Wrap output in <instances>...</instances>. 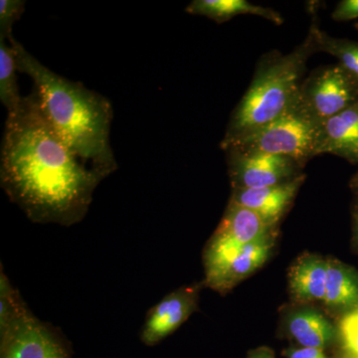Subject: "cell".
Returning a JSON list of instances; mask_svg holds the SVG:
<instances>
[{
	"label": "cell",
	"mask_w": 358,
	"mask_h": 358,
	"mask_svg": "<svg viewBox=\"0 0 358 358\" xmlns=\"http://www.w3.org/2000/svg\"><path fill=\"white\" fill-rule=\"evenodd\" d=\"M7 115L0 183L29 220L75 225L83 220L105 176L82 162L53 128L36 90Z\"/></svg>",
	"instance_id": "cell-1"
},
{
	"label": "cell",
	"mask_w": 358,
	"mask_h": 358,
	"mask_svg": "<svg viewBox=\"0 0 358 358\" xmlns=\"http://www.w3.org/2000/svg\"><path fill=\"white\" fill-rule=\"evenodd\" d=\"M17 70L34 82L45 115L73 152L105 178L117 169L110 143L109 99L41 64L13 36L9 38Z\"/></svg>",
	"instance_id": "cell-2"
},
{
	"label": "cell",
	"mask_w": 358,
	"mask_h": 358,
	"mask_svg": "<svg viewBox=\"0 0 358 358\" xmlns=\"http://www.w3.org/2000/svg\"><path fill=\"white\" fill-rule=\"evenodd\" d=\"M315 52L312 36L286 55L263 61L241 102L231 117L221 148L267 126L285 112L300 94L308 59Z\"/></svg>",
	"instance_id": "cell-3"
},
{
	"label": "cell",
	"mask_w": 358,
	"mask_h": 358,
	"mask_svg": "<svg viewBox=\"0 0 358 358\" xmlns=\"http://www.w3.org/2000/svg\"><path fill=\"white\" fill-rule=\"evenodd\" d=\"M320 129L322 124L310 113L300 92L280 117L224 150L282 155L303 166L317 157Z\"/></svg>",
	"instance_id": "cell-4"
},
{
	"label": "cell",
	"mask_w": 358,
	"mask_h": 358,
	"mask_svg": "<svg viewBox=\"0 0 358 358\" xmlns=\"http://www.w3.org/2000/svg\"><path fill=\"white\" fill-rule=\"evenodd\" d=\"M301 96L322 124L358 102V82L341 65L322 67L303 82Z\"/></svg>",
	"instance_id": "cell-5"
},
{
	"label": "cell",
	"mask_w": 358,
	"mask_h": 358,
	"mask_svg": "<svg viewBox=\"0 0 358 358\" xmlns=\"http://www.w3.org/2000/svg\"><path fill=\"white\" fill-rule=\"evenodd\" d=\"M274 237L236 249L205 248L206 286L219 293L230 291L267 260L274 245Z\"/></svg>",
	"instance_id": "cell-6"
},
{
	"label": "cell",
	"mask_w": 358,
	"mask_h": 358,
	"mask_svg": "<svg viewBox=\"0 0 358 358\" xmlns=\"http://www.w3.org/2000/svg\"><path fill=\"white\" fill-rule=\"evenodd\" d=\"M0 358H72L60 334L28 310L0 334Z\"/></svg>",
	"instance_id": "cell-7"
},
{
	"label": "cell",
	"mask_w": 358,
	"mask_h": 358,
	"mask_svg": "<svg viewBox=\"0 0 358 358\" xmlns=\"http://www.w3.org/2000/svg\"><path fill=\"white\" fill-rule=\"evenodd\" d=\"M233 189H252L281 185L301 176L296 160L266 152L227 150Z\"/></svg>",
	"instance_id": "cell-8"
},
{
	"label": "cell",
	"mask_w": 358,
	"mask_h": 358,
	"mask_svg": "<svg viewBox=\"0 0 358 358\" xmlns=\"http://www.w3.org/2000/svg\"><path fill=\"white\" fill-rule=\"evenodd\" d=\"M199 286L185 287L167 294L150 308L141 327V341L152 346L173 334L197 310Z\"/></svg>",
	"instance_id": "cell-9"
},
{
	"label": "cell",
	"mask_w": 358,
	"mask_h": 358,
	"mask_svg": "<svg viewBox=\"0 0 358 358\" xmlns=\"http://www.w3.org/2000/svg\"><path fill=\"white\" fill-rule=\"evenodd\" d=\"M275 227L268 225L256 212L229 202L207 248L236 249L275 236Z\"/></svg>",
	"instance_id": "cell-10"
},
{
	"label": "cell",
	"mask_w": 358,
	"mask_h": 358,
	"mask_svg": "<svg viewBox=\"0 0 358 358\" xmlns=\"http://www.w3.org/2000/svg\"><path fill=\"white\" fill-rule=\"evenodd\" d=\"M305 178L301 174L281 185L252 189H233L230 201L256 212L266 223L275 227L291 206Z\"/></svg>",
	"instance_id": "cell-11"
},
{
	"label": "cell",
	"mask_w": 358,
	"mask_h": 358,
	"mask_svg": "<svg viewBox=\"0 0 358 358\" xmlns=\"http://www.w3.org/2000/svg\"><path fill=\"white\" fill-rule=\"evenodd\" d=\"M324 154L358 164V102L322 122L317 155Z\"/></svg>",
	"instance_id": "cell-12"
},
{
	"label": "cell",
	"mask_w": 358,
	"mask_h": 358,
	"mask_svg": "<svg viewBox=\"0 0 358 358\" xmlns=\"http://www.w3.org/2000/svg\"><path fill=\"white\" fill-rule=\"evenodd\" d=\"M327 261L317 256L301 258L289 271V286L299 300L324 301Z\"/></svg>",
	"instance_id": "cell-13"
},
{
	"label": "cell",
	"mask_w": 358,
	"mask_h": 358,
	"mask_svg": "<svg viewBox=\"0 0 358 358\" xmlns=\"http://www.w3.org/2000/svg\"><path fill=\"white\" fill-rule=\"evenodd\" d=\"M186 13L205 16L217 23L226 22L245 14L260 16L277 25L284 22L277 11L267 7L255 6L246 0H194L186 7Z\"/></svg>",
	"instance_id": "cell-14"
},
{
	"label": "cell",
	"mask_w": 358,
	"mask_h": 358,
	"mask_svg": "<svg viewBox=\"0 0 358 358\" xmlns=\"http://www.w3.org/2000/svg\"><path fill=\"white\" fill-rule=\"evenodd\" d=\"M324 303L327 307L348 313L358 310V275L352 268L338 261H327Z\"/></svg>",
	"instance_id": "cell-15"
},
{
	"label": "cell",
	"mask_w": 358,
	"mask_h": 358,
	"mask_svg": "<svg viewBox=\"0 0 358 358\" xmlns=\"http://www.w3.org/2000/svg\"><path fill=\"white\" fill-rule=\"evenodd\" d=\"M288 327L289 334L303 348L324 350L336 338L331 322L313 310L294 313L289 317Z\"/></svg>",
	"instance_id": "cell-16"
},
{
	"label": "cell",
	"mask_w": 358,
	"mask_h": 358,
	"mask_svg": "<svg viewBox=\"0 0 358 358\" xmlns=\"http://www.w3.org/2000/svg\"><path fill=\"white\" fill-rule=\"evenodd\" d=\"M308 34L312 36L315 51L326 52L338 60L341 66L358 82V42L334 38L313 24Z\"/></svg>",
	"instance_id": "cell-17"
},
{
	"label": "cell",
	"mask_w": 358,
	"mask_h": 358,
	"mask_svg": "<svg viewBox=\"0 0 358 358\" xmlns=\"http://www.w3.org/2000/svg\"><path fill=\"white\" fill-rule=\"evenodd\" d=\"M17 63L13 46L6 40L0 39V101L10 112L20 105L22 96L18 89Z\"/></svg>",
	"instance_id": "cell-18"
},
{
	"label": "cell",
	"mask_w": 358,
	"mask_h": 358,
	"mask_svg": "<svg viewBox=\"0 0 358 358\" xmlns=\"http://www.w3.org/2000/svg\"><path fill=\"white\" fill-rule=\"evenodd\" d=\"M18 289L0 268V334L6 333L29 310Z\"/></svg>",
	"instance_id": "cell-19"
},
{
	"label": "cell",
	"mask_w": 358,
	"mask_h": 358,
	"mask_svg": "<svg viewBox=\"0 0 358 358\" xmlns=\"http://www.w3.org/2000/svg\"><path fill=\"white\" fill-rule=\"evenodd\" d=\"M23 0H0V39L13 36V27L20 20L25 9Z\"/></svg>",
	"instance_id": "cell-20"
},
{
	"label": "cell",
	"mask_w": 358,
	"mask_h": 358,
	"mask_svg": "<svg viewBox=\"0 0 358 358\" xmlns=\"http://www.w3.org/2000/svg\"><path fill=\"white\" fill-rule=\"evenodd\" d=\"M339 334L345 355L358 358V310L348 313L339 324Z\"/></svg>",
	"instance_id": "cell-21"
},
{
	"label": "cell",
	"mask_w": 358,
	"mask_h": 358,
	"mask_svg": "<svg viewBox=\"0 0 358 358\" xmlns=\"http://www.w3.org/2000/svg\"><path fill=\"white\" fill-rule=\"evenodd\" d=\"M331 17L334 21H350L358 18V0H343L338 2Z\"/></svg>",
	"instance_id": "cell-22"
},
{
	"label": "cell",
	"mask_w": 358,
	"mask_h": 358,
	"mask_svg": "<svg viewBox=\"0 0 358 358\" xmlns=\"http://www.w3.org/2000/svg\"><path fill=\"white\" fill-rule=\"evenodd\" d=\"M286 355L288 358H327L324 350L312 348H289Z\"/></svg>",
	"instance_id": "cell-23"
},
{
	"label": "cell",
	"mask_w": 358,
	"mask_h": 358,
	"mask_svg": "<svg viewBox=\"0 0 358 358\" xmlns=\"http://www.w3.org/2000/svg\"><path fill=\"white\" fill-rule=\"evenodd\" d=\"M247 358H275V355L268 348H259L250 352Z\"/></svg>",
	"instance_id": "cell-24"
},
{
	"label": "cell",
	"mask_w": 358,
	"mask_h": 358,
	"mask_svg": "<svg viewBox=\"0 0 358 358\" xmlns=\"http://www.w3.org/2000/svg\"><path fill=\"white\" fill-rule=\"evenodd\" d=\"M355 239H357V243L358 244V209L355 216Z\"/></svg>",
	"instance_id": "cell-25"
},
{
	"label": "cell",
	"mask_w": 358,
	"mask_h": 358,
	"mask_svg": "<svg viewBox=\"0 0 358 358\" xmlns=\"http://www.w3.org/2000/svg\"><path fill=\"white\" fill-rule=\"evenodd\" d=\"M352 185L353 187L357 188V189H358V173L355 174V178H352Z\"/></svg>",
	"instance_id": "cell-26"
},
{
	"label": "cell",
	"mask_w": 358,
	"mask_h": 358,
	"mask_svg": "<svg viewBox=\"0 0 358 358\" xmlns=\"http://www.w3.org/2000/svg\"><path fill=\"white\" fill-rule=\"evenodd\" d=\"M338 358H352V357H348V355H345V353H343V355H341V357H339Z\"/></svg>",
	"instance_id": "cell-27"
}]
</instances>
